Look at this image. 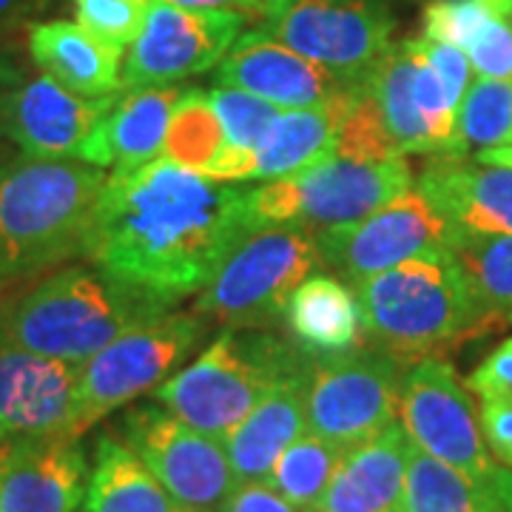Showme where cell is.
I'll use <instances>...</instances> for the list:
<instances>
[{"mask_svg":"<svg viewBox=\"0 0 512 512\" xmlns=\"http://www.w3.org/2000/svg\"><path fill=\"white\" fill-rule=\"evenodd\" d=\"M15 154H20V151H15V148H9V146H3V143H0V165L9 163V160H12Z\"/></svg>","mask_w":512,"mask_h":512,"instance_id":"cell-44","label":"cell"},{"mask_svg":"<svg viewBox=\"0 0 512 512\" xmlns=\"http://www.w3.org/2000/svg\"><path fill=\"white\" fill-rule=\"evenodd\" d=\"M322 268L316 234L299 225H262L239 239L197 293L191 313L208 328L268 330L285 319L291 293Z\"/></svg>","mask_w":512,"mask_h":512,"instance_id":"cell-6","label":"cell"},{"mask_svg":"<svg viewBox=\"0 0 512 512\" xmlns=\"http://www.w3.org/2000/svg\"><path fill=\"white\" fill-rule=\"evenodd\" d=\"M285 322L302 348L313 353H339L359 348L365 339L362 305L348 282L311 274L285 305Z\"/></svg>","mask_w":512,"mask_h":512,"instance_id":"cell-26","label":"cell"},{"mask_svg":"<svg viewBox=\"0 0 512 512\" xmlns=\"http://www.w3.org/2000/svg\"><path fill=\"white\" fill-rule=\"evenodd\" d=\"M109 174L80 160L15 154L0 165V293L86 259Z\"/></svg>","mask_w":512,"mask_h":512,"instance_id":"cell-3","label":"cell"},{"mask_svg":"<svg viewBox=\"0 0 512 512\" xmlns=\"http://www.w3.org/2000/svg\"><path fill=\"white\" fill-rule=\"evenodd\" d=\"M89 456L80 436L0 441V512H80Z\"/></svg>","mask_w":512,"mask_h":512,"instance_id":"cell-16","label":"cell"},{"mask_svg":"<svg viewBox=\"0 0 512 512\" xmlns=\"http://www.w3.org/2000/svg\"><path fill=\"white\" fill-rule=\"evenodd\" d=\"M476 160H478V163L507 165V168H512V146L484 148V151H478V157H476Z\"/></svg>","mask_w":512,"mask_h":512,"instance_id":"cell-43","label":"cell"},{"mask_svg":"<svg viewBox=\"0 0 512 512\" xmlns=\"http://www.w3.org/2000/svg\"><path fill=\"white\" fill-rule=\"evenodd\" d=\"M0 441H3V439H0Z\"/></svg>","mask_w":512,"mask_h":512,"instance_id":"cell-47","label":"cell"},{"mask_svg":"<svg viewBox=\"0 0 512 512\" xmlns=\"http://www.w3.org/2000/svg\"><path fill=\"white\" fill-rule=\"evenodd\" d=\"M356 89L316 109H282L248 154H222L211 168V180H282L325 163L336 154L339 128Z\"/></svg>","mask_w":512,"mask_h":512,"instance_id":"cell-18","label":"cell"},{"mask_svg":"<svg viewBox=\"0 0 512 512\" xmlns=\"http://www.w3.org/2000/svg\"><path fill=\"white\" fill-rule=\"evenodd\" d=\"M80 367L0 345V436H74Z\"/></svg>","mask_w":512,"mask_h":512,"instance_id":"cell-17","label":"cell"},{"mask_svg":"<svg viewBox=\"0 0 512 512\" xmlns=\"http://www.w3.org/2000/svg\"><path fill=\"white\" fill-rule=\"evenodd\" d=\"M510 15L512 0H430L424 6L421 29L427 40L453 43L464 49L487 20Z\"/></svg>","mask_w":512,"mask_h":512,"instance_id":"cell-34","label":"cell"},{"mask_svg":"<svg viewBox=\"0 0 512 512\" xmlns=\"http://www.w3.org/2000/svg\"><path fill=\"white\" fill-rule=\"evenodd\" d=\"M453 254L493 328L512 325V237L456 234Z\"/></svg>","mask_w":512,"mask_h":512,"instance_id":"cell-30","label":"cell"},{"mask_svg":"<svg viewBox=\"0 0 512 512\" xmlns=\"http://www.w3.org/2000/svg\"><path fill=\"white\" fill-rule=\"evenodd\" d=\"M365 89L373 97L382 123L399 154H439L447 157V148L439 134L427 123L416 103L413 89V46L402 40L387 49L376 72L367 77Z\"/></svg>","mask_w":512,"mask_h":512,"instance_id":"cell-28","label":"cell"},{"mask_svg":"<svg viewBox=\"0 0 512 512\" xmlns=\"http://www.w3.org/2000/svg\"><path fill=\"white\" fill-rule=\"evenodd\" d=\"M80 512H185L117 433L94 441L89 484Z\"/></svg>","mask_w":512,"mask_h":512,"instance_id":"cell-25","label":"cell"},{"mask_svg":"<svg viewBox=\"0 0 512 512\" xmlns=\"http://www.w3.org/2000/svg\"><path fill=\"white\" fill-rule=\"evenodd\" d=\"M305 356L308 348L291 345L271 330H222L191 365L154 390V399L191 430L225 441L276 379L305 362Z\"/></svg>","mask_w":512,"mask_h":512,"instance_id":"cell-5","label":"cell"},{"mask_svg":"<svg viewBox=\"0 0 512 512\" xmlns=\"http://www.w3.org/2000/svg\"><path fill=\"white\" fill-rule=\"evenodd\" d=\"M456 231L419 188L367 214L365 220L325 228L316 234L322 268L336 271L342 282L362 285L370 276L396 265L453 251Z\"/></svg>","mask_w":512,"mask_h":512,"instance_id":"cell-12","label":"cell"},{"mask_svg":"<svg viewBox=\"0 0 512 512\" xmlns=\"http://www.w3.org/2000/svg\"><path fill=\"white\" fill-rule=\"evenodd\" d=\"M353 291L362 305L367 342L402 362L495 330L453 251L396 265Z\"/></svg>","mask_w":512,"mask_h":512,"instance_id":"cell-4","label":"cell"},{"mask_svg":"<svg viewBox=\"0 0 512 512\" xmlns=\"http://www.w3.org/2000/svg\"><path fill=\"white\" fill-rule=\"evenodd\" d=\"M399 419L410 441L461 470L478 484H490L504 473L490 456L473 399L444 359L424 356L407 367L399 399Z\"/></svg>","mask_w":512,"mask_h":512,"instance_id":"cell-14","label":"cell"},{"mask_svg":"<svg viewBox=\"0 0 512 512\" xmlns=\"http://www.w3.org/2000/svg\"><path fill=\"white\" fill-rule=\"evenodd\" d=\"M348 453L350 450H345V447L305 430L299 439L282 450V456L276 458L268 484L285 501H291L293 507L311 512L322 501V495L330 487V481H333L336 470L342 467Z\"/></svg>","mask_w":512,"mask_h":512,"instance_id":"cell-29","label":"cell"},{"mask_svg":"<svg viewBox=\"0 0 512 512\" xmlns=\"http://www.w3.org/2000/svg\"><path fill=\"white\" fill-rule=\"evenodd\" d=\"M259 32L359 89L390 49L393 18L382 0H288Z\"/></svg>","mask_w":512,"mask_h":512,"instance_id":"cell-11","label":"cell"},{"mask_svg":"<svg viewBox=\"0 0 512 512\" xmlns=\"http://www.w3.org/2000/svg\"><path fill=\"white\" fill-rule=\"evenodd\" d=\"M222 512H302L276 493L268 481L239 484Z\"/></svg>","mask_w":512,"mask_h":512,"instance_id":"cell-39","label":"cell"},{"mask_svg":"<svg viewBox=\"0 0 512 512\" xmlns=\"http://www.w3.org/2000/svg\"><path fill=\"white\" fill-rule=\"evenodd\" d=\"M308 362H311V350L305 362H299L285 376L276 379L274 387L262 396V402L225 439V450L239 484L268 481L282 450L308 430V419H305Z\"/></svg>","mask_w":512,"mask_h":512,"instance_id":"cell-21","label":"cell"},{"mask_svg":"<svg viewBox=\"0 0 512 512\" xmlns=\"http://www.w3.org/2000/svg\"><path fill=\"white\" fill-rule=\"evenodd\" d=\"M217 83L256 94L279 109H316L348 94L328 69L265 32H248L222 57Z\"/></svg>","mask_w":512,"mask_h":512,"instance_id":"cell-19","label":"cell"},{"mask_svg":"<svg viewBox=\"0 0 512 512\" xmlns=\"http://www.w3.org/2000/svg\"><path fill=\"white\" fill-rule=\"evenodd\" d=\"M251 231V188L157 157L111 171L94 205L86 262L177 305L200 293Z\"/></svg>","mask_w":512,"mask_h":512,"instance_id":"cell-1","label":"cell"},{"mask_svg":"<svg viewBox=\"0 0 512 512\" xmlns=\"http://www.w3.org/2000/svg\"><path fill=\"white\" fill-rule=\"evenodd\" d=\"M464 55L478 77L512 80V15L487 20L464 46Z\"/></svg>","mask_w":512,"mask_h":512,"instance_id":"cell-36","label":"cell"},{"mask_svg":"<svg viewBox=\"0 0 512 512\" xmlns=\"http://www.w3.org/2000/svg\"><path fill=\"white\" fill-rule=\"evenodd\" d=\"M274 3H276V12H279V9H282V6H285L288 0H274Z\"/></svg>","mask_w":512,"mask_h":512,"instance_id":"cell-45","label":"cell"},{"mask_svg":"<svg viewBox=\"0 0 512 512\" xmlns=\"http://www.w3.org/2000/svg\"><path fill=\"white\" fill-rule=\"evenodd\" d=\"M183 94L177 86L117 94L86 151V163L103 171H131L163 157L168 123Z\"/></svg>","mask_w":512,"mask_h":512,"instance_id":"cell-23","label":"cell"},{"mask_svg":"<svg viewBox=\"0 0 512 512\" xmlns=\"http://www.w3.org/2000/svg\"><path fill=\"white\" fill-rule=\"evenodd\" d=\"M0 439H3V436H0Z\"/></svg>","mask_w":512,"mask_h":512,"instance_id":"cell-46","label":"cell"},{"mask_svg":"<svg viewBox=\"0 0 512 512\" xmlns=\"http://www.w3.org/2000/svg\"><path fill=\"white\" fill-rule=\"evenodd\" d=\"M467 384L481 404H512V336L473 370Z\"/></svg>","mask_w":512,"mask_h":512,"instance_id":"cell-37","label":"cell"},{"mask_svg":"<svg viewBox=\"0 0 512 512\" xmlns=\"http://www.w3.org/2000/svg\"><path fill=\"white\" fill-rule=\"evenodd\" d=\"M222 154H225V131H222L220 117L208 100V92L188 89L171 114L163 157L174 165L194 171V174L208 177Z\"/></svg>","mask_w":512,"mask_h":512,"instance_id":"cell-31","label":"cell"},{"mask_svg":"<svg viewBox=\"0 0 512 512\" xmlns=\"http://www.w3.org/2000/svg\"><path fill=\"white\" fill-rule=\"evenodd\" d=\"M174 308L80 259L0 293V345L83 365L126 330Z\"/></svg>","mask_w":512,"mask_h":512,"instance_id":"cell-2","label":"cell"},{"mask_svg":"<svg viewBox=\"0 0 512 512\" xmlns=\"http://www.w3.org/2000/svg\"><path fill=\"white\" fill-rule=\"evenodd\" d=\"M114 433L143 458L185 512H222L239 487L225 441L191 430L163 404H137Z\"/></svg>","mask_w":512,"mask_h":512,"instance_id":"cell-13","label":"cell"},{"mask_svg":"<svg viewBox=\"0 0 512 512\" xmlns=\"http://www.w3.org/2000/svg\"><path fill=\"white\" fill-rule=\"evenodd\" d=\"M0 29V143L35 160H80L109 114L111 97H80L40 72L26 40L12 43Z\"/></svg>","mask_w":512,"mask_h":512,"instance_id":"cell-7","label":"cell"},{"mask_svg":"<svg viewBox=\"0 0 512 512\" xmlns=\"http://www.w3.org/2000/svg\"><path fill=\"white\" fill-rule=\"evenodd\" d=\"M456 131L464 154L512 146V80H473L458 106Z\"/></svg>","mask_w":512,"mask_h":512,"instance_id":"cell-32","label":"cell"},{"mask_svg":"<svg viewBox=\"0 0 512 512\" xmlns=\"http://www.w3.org/2000/svg\"><path fill=\"white\" fill-rule=\"evenodd\" d=\"M407 365L382 348L313 353L308 362V430L353 450L399 419Z\"/></svg>","mask_w":512,"mask_h":512,"instance_id":"cell-10","label":"cell"},{"mask_svg":"<svg viewBox=\"0 0 512 512\" xmlns=\"http://www.w3.org/2000/svg\"><path fill=\"white\" fill-rule=\"evenodd\" d=\"M74 20L109 43L114 49H128L146 23L151 0H72Z\"/></svg>","mask_w":512,"mask_h":512,"instance_id":"cell-35","label":"cell"},{"mask_svg":"<svg viewBox=\"0 0 512 512\" xmlns=\"http://www.w3.org/2000/svg\"><path fill=\"white\" fill-rule=\"evenodd\" d=\"M46 3L49 0H0V29L18 26L26 15H32V12H37Z\"/></svg>","mask_w":512,"mask_h":512,"instance_id":"cell-42","label":"cell"},{"mask_svg":"<svg viewBox=\"0 0 512 512\" xmlns=\"http://www.w3.org/2000/svg\"><path fill=\"white\" fill-rule=\"evenodd\" d=\"M481 433L490 453L512 467V404H481Z\"/></svg>","mask_w":512,"mask_h":512,"instance_id":"cell-40","label":"cell"},{"mask_svg":"<svg viewBox=\"0 0 512 512\" xmlns=\"http://www.w3.org/2000/svg\"><path fill=\"white\" fill-rule=\"evenodd\" d=\"M165 3H174L183 9H200V12H228V15H239L245 23L248 20L265 23L276 15L274 0H165Z\"/></svg>","mask_w":512,"mask_h":512,"instance_id":"cell-41","label":"cell"},{"mask_svg":"<svg viewBox=\"0 0 512 512\" xmlns=\"http://www.w3.org/2000/svg\"><path fill=\"white\" fill-rule=\"evenodd\" d=\"M413 188L404 157L353 160L333 154L299 174L251 188V220L262 225H299L313 234L365 220Z\"/></svg>","mask_w":512,"mask_h":512,"instance_id":"cell-8","label":"cell"},{"mask_svg":"<svg viewBox=\"0 0 512 512\" xmlns=\"http://www.w3.org/2000/svg\"><path fill=\"white\" fill-rule=\"evenodd\" d=\"M197 313L168 311L126 330L80 367L74 436H83L97 421L111 416L134 399L154 393L188 353L208 336Z\"/></svg>","mask_w":512,"mask_h":512,"instance_id":"cell-9","label":"cell"},{"mask_svg":"<svg viewBox=\"0 0 512 512\" xmlns=\"http://www.w3.org/2000/svg\"><path fill=\"white\" fill-rule=\"evenodd\" d=\"M208 100L220 117L222 131H225V154H248L262 140L268 126L274 123L276 114L282 111L256 94L231 89V86L211 89Z\"/></svg>","mask_w":512,"mask_h":512,"instance_id":"cell-33","label":"cell"},{"mask_svg":"<svg viewBox=\"0 0 512 512\" xmlns=\"http://www.w3.org/2000/svg\"><path fill=\"white\" fill-rule=\"evenodd\" d=\"M410 447L399 421L353 447L311 512H402Z\"/></svg>","mask_w":512,"mask_h":512,"instance_id":"cell-22","label":"cell"},{"mask_svg":"<svg viewBox=\"0 0 512 512\" xmlns=\"http://www.w3.org/2000/svg\"><path fill=\"white\" fill-rule=\"evenodd\" d=\"M421 43H424V55L427 60L433 63V69L439 72V77L444 80V89L450 94V103L453 106H461V100H464V94L470 89V60L464 55V49H458L453 43H439V40H427V37H421Z\"/></svg>","mask_w":512,"mask_h":512,"instance_id":"cell-38","label":"cell"},{"mask_svg":"<svg viewBox=\"0 0 512 512\" xmlns=\"http://www.w3.org/2000/svg\"><path fill=\"white\" fill-rule=\"evenodd\" d=\"M402 512H512V470L478 484L439 458L410 447Z\"/></svg>","mask_w":512,"mask_h":512,"instance_id":"cell-27","label":"cell"},{"mask_svg":"<svg viewBox=\"0 0 512 512\" xmlns=\"http://www.w3.org/2000/svg\"><path fill=\"white\" fill-rule=\"evenodd\" d=\"M26 49L40 72L80 97L123 92V52L86 32L77 20H43L26 26Z\"/></svg>","mask_w":512,"mask_h":512,"instance_id":"cell-24","label":"cell"},{"mask_svg":"<svg viewBox=\"0 0 512 512\" xmlns=\"http://www.w3.org/2000/svg\"><path fill=\"white\" fill-rule=\"evenodd\" d=\"M419 191L456 234L512 237V168L439 157L421 171Z\"/></svg>","mask_w":512,"mask_h":512,"instance_id":"cell-20","label":"cell"},{"mask_svg":"<svg viewBox=\"0 0 512 512\" xmlns=\"http://www.w3.org/2000/svg\"><path fill=\"white\" fill-rule=\"evenodd\" d=\"M242 26L245 20L239 15L151 0L146 23L123 57V92L174 86L214 69L237 43Z\"/></svg>","mask_w":512,"mask_h":512,"instance_id":"cell-15","label":"cell"}]
</instances>
